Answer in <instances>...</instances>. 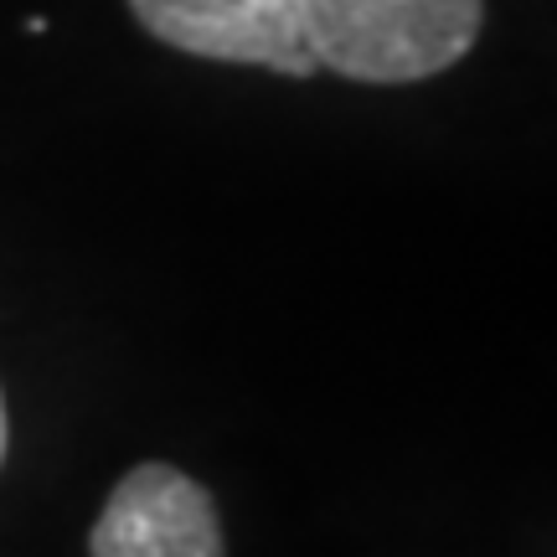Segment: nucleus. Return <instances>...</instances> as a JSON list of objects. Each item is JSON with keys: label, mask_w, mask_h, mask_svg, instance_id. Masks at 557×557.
<instances>
[{"label": "nucleus", "mask_w": 557, "mask_h": 557, "mask_svg": "<svg viewBox=\"0 0 557 557\" xmlns=\"http://www.w3.org/2000/svg\"><path fill=\"white\" fill-rule=\"evenodd\" d=\"M94 557H222V521L207 485L176 465H135L88 532Z\"/></svg>", "instance_id": "nucleus-3"}, {"label": "nucleus", "mask_w": 557, "mask_h": 557, "mask_svg": "<svg viewBox=\"0 0 557 557\" xmlns=\"http://www.w3.org/2000/svg\"><path fill=\"white\" fill-rule=\"evenodd\" d=\"M480 21V0H305L315 67L351 83L434 78L475 47Z\"/></svg>", "instance_id": "nucleus-1"}, {"label": "nucleus", "mask_w": 557, "mask_h": 557, "mask_svg": "<svg viewBox=\"0 0 557 557\" xmlns=\"http://www.w3.org/2000/svg\"><path fill=\"white\" fill-rule=\"evenodd\" d=\"M0 459H5V403H0Z\"/></svg>", "instance_id": "nucleus-4"}, {"label": "nucleus", "mask_w": 557, "mask_h": 557, "mask_svg": "<svg viewBox=\"0 0 557 557\" xmlns=\"http://www.w3.org/2000/svg\"><path fill=\"white\" fill-rule=\"evenodd\" d=\"M156 41L212 62L269 67L310 78L315 52L305 41V0H129Z\"/></svg>", "instance_id": "nucleus-2"}]
</instances>
